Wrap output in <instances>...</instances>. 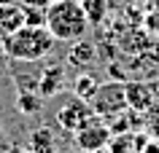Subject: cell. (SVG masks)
I'll return each instance as SVG.
<instances>
[{"instance_id": "cell-1", "label": "cell", "mask_w": 159, "mask_h": 153, "mask_svg": "<svg viewBox=\"0 0 159 153\" xmlns=\"http://www.w3.org/2000/svg\"><path fill=\"white\" fill-rule=\"evenodd\" d=\"M46 30L51 32L54 40H81L89 30V19L81 8V0H54L46 8Z\"/></svg>"}, {"instance_id": "cell-2", "label": "cell", "mask_w": 159, "mask_h": 153, "mask_svg": "<svg viewBox=\"0 0 159 153\" xmlns=\"http://www.w3.org/2000/svg\"><path fill=\"white\" fill-rule=\"evenodd\" d=\"M54 38L46 27H19L16 32H11L8 38H3V54L14 62H38L46 59L54 51Z\"/></svg>"}, {"instance_id": "cell-3", "label": "cell", "mask_w": 159, "mask_h": 153, "mask_svg": "<svg viewBox=\"0 0 159 153\" xmlns=\"http://www.w3.org/2000/svg\"><path fill=\"white\" fill-rule=\"evenodd\" d=\"M89 108H92L94 116H102V118H111V116H119L121 110H127V86L119 83H102L94 89V94L89 97Z\"/></svg>"}, {"instance_id": "cell-4", "label": "cell", "mask_w": 159, "mask_h": 153, "mask_svg": "<svg viewBox=\"0 0 159 153\" xmlns=\"http://www.w3.org/2000/svg\"><path fill=\"white\" fill-rule=\"evenodd\" d=\"M57 118H59V124L65 129H70V132H78V129H84L86 124H92V121H97V116L92 113V108H89V102L86 100H70L65 105V108H59V113H57Z\"/></svg>"}, {"instance_id": "cell-5", "label": "cell", "mask_w": 159, "mask_h": 153, "mask_svg": "<svg viewBox=\"0 0 159 153\" xmlns=\"http://www.w3.org/2000/svg\"><path fill=\"white\" fill-rule=\"evenodd\" d=\"M75 142L84 153H97L111 142V129L100 121H92V124H86L84 129L75 132Z\"/></svg>"}, {"instance_id": "cell-6", "label": "cell", "mask_w": 159, "mask_h": 153, "mask_svg": "<svg viewBox=\"0 0 159 153\" xmlns=\"http://www.w3.org/2000/svg\"><path fill=\"white\" fill-rule=\"evenodd\" d=\"M19 27H25V8L11 3V6H0V35L8 38L11 32H16Z\"/></svg>"}, {"instance_id": "cell-7", "label": "cell", "mask_w": 159, "mask_h": 153, "mask_svg": "<svg viewBox=\"0 0 159 153\" xmlns=\"http://www.w3.org/2000/svg\"><path fill=\"white\" fill-rule=\"evenodd\" d=\"M81 8H84L89 24H102L108 16V0H81Z\"/></svg>"}, {"instance_id": "cell-8", "label": "cell", "mask_w": 159, "mask_h": 153, "mask_svg": "<svg viewBox=\"0 0 159 153\" xmlns=\"http://www.w3.org/2000/svg\"><path fill=\"white\" fill-rule=\"evenodd\" d=\"M151 91L146 89V86H127V105L129 108H138V110H148L151 108Z\"/></svg>"}, {"instance_id": "cell-9", "label": "cell", "mask_w": 159, "mask_h": 153, "mask_svg": "<svg viewBox=\"0 0 159 153\" xmlns=\"http://www.w3.org/2000/svg\"><path fill=\"white\" fill-rule=\"evenodd\" d=\"M78 46H75L73 51H70V65H86V62H92V46L81 38V40H75Z\"/></svg>"}, {"instance_id": "cell-10", "label": "cell", "mask_w": 159, "mask_h": 153, "mask_svg": "<svg viewBox=\"0 0 159 153\" xmlns=\"http://www.w3.org/2000/svg\"><path fill=\"white\" fill-rule=\"evenodd\" d=\"M22 8H25V24L46 27V8H35V6H22Z\"/></svg>"}, {"instance_id": "cell-11", "label": "cell", "mask_w": 159, "mask_h": 153, "mask_svg": "<svg viewBox=\"0 0 159 153\" xmlns=\"http://www.w3.org/2000/svg\"><path fill=\"white\" fill-rule=\"evenodd\" d=\"M46 75H49V78H43V86H41V94H43V97H49V94H54V91H57L62 70H59V67H54V70H49Z\"/></svg>"}, {"instance_id": "cell-12", "label": "cell", "mask_w": 159, "mask_h": 153, "mask_svg": "<svg viewBox=\"0 0 159 153\" xmlns=\"http://www.w3.org/2000/svg\"><path fill=\"white\" fill-rule=\"evenodd\" d=\"M19 108L22 110H30V113H35L38 108H41V97H35V100H27V94H22V100H19Z\"/></svg>"}, {"instance_id": "cell-13", "label": "cell", "mask_w": 159, "mask_h": 153, "mask_svg": "<svg viewBox=\"0 0 159 153\" xmlns=\"http://www.w3.org/2000/svg\"><path fill=\"white\" fill-rule=\"evenodd\" d=\"M25 6H35V8H49L51 0H25Z\"/></svg>"}, {"instance_id": "cell-14", "label": "cell", "mask_w": 159, "mask_h": 153, "mask_svg": "<svg viewBox=\"0 0 159 153\" xmlns=\"http://www.w3.org/2000/svg\"><path fill=\"white\" fill-rule=\"evenodd\" d=\"M11 3H16V0H0V6H11Z\"/></svg>"}, {"instance_id": "cell-15", "label": "cell", "mask_w": 159, "mask_h": 153, "mask_svg": "<svg viewBox=\"0 0 159 153\" xmlns=\"http://www.w3.org/2000/svg\"><path fill=\"white\" fill-rule=\"evenodd\" d=\"M135 3H140V0H135Z\"/></svg>"}, {"instance_id": "cell-16", "label": "cell", "mask_w": 159, "mask_h": 153, "mask_svg": "<svg viewBox=\"0 0 159 153\" xmlns=\"http://www.w3.org/2000/svg\"><path fill=\"white\" fill-rule=\"evenodd\" d=\"M51 3H54V0H51Z\"/></svg>"}]
</instances>
